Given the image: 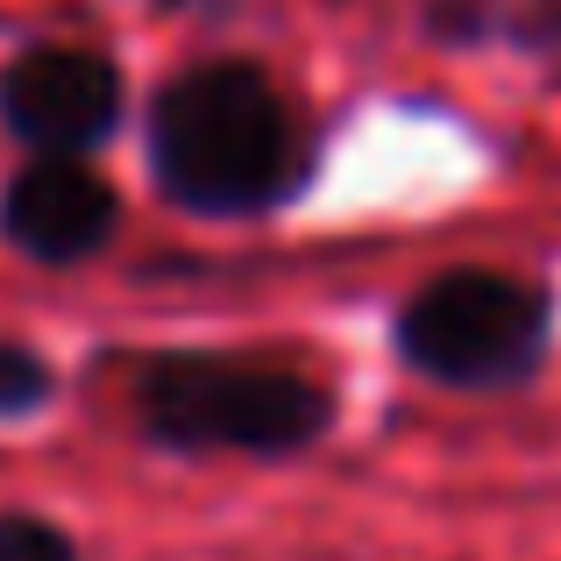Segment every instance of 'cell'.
<instances>
[{
	"label": "cell",
	"mask_w": 561,
	"mask_h": 561,
	"mask_svg": "<svg viewBox=\"0 0 561 561\" xmlns=\"http://www.w3.org/2000/svg\"><path fill=\"white\" fill-rule=\"evenodd\" d=\"M150 179L192 220H256L313 179V128L256 57H199L171 71L142 114Z\"/></svg>",
	"instance_id": "6da1fadb"
},
{
	"label": "cell",
	"mask_w": 561,
	"mask_h": 561,
	"mask_svg": "<svg viewBox=\"0 0 561 561\" xmlns=\"http://www.w3.org/2000/svg\"><path fill=\"white\" fill-rule=\"evenodd\" d=\"M136 426L179 455H299L334 426V391L277 363L150 356L136 370Z\"/></svg>",
	"instance_id": "7a4b0ae2"
},
{
	"label": "cell",
	"mask_w": 561,
	"mask_h": 561,
	"mask_svg": "<svg viewBox=\"0 0 561 561\" xmlns=\"http://www.w3.org/2000/svg\"><path fill=\"white\" fill-rule=\"evenodd\" d=\"M398 356L448 391H512L540 370L554 334V291L519 271L455 263L398 306Z\"/></svg>",
	"instance_id": "3957f363"
},
{
	"label": "cell",
	"mask_w": 561,
	"mask_h": 561,
	"mask_svg": "<svg viewBox=\"0 0 561 561\" xmlns=\"http://www.w3.org/2000/svg\"><path fill=\"white\" fill-rule=\"evenodd\" d=\"M128 79L93 43H28L0 71V128L28 157H85L122 128Z\"/></svg>",
	"instance_id": "277c9868"
},
{
	"label": "cell",
	"mask_w": 561,
	"mask_h": 561,
	"mask_svg": "<svg viewBox=\"0 0 561 561\" xmlns=\"http://www.w3.org/2000/svg\"><path fill=\"white\" fill-rule=\"evenodd\" d=\"M122 234V192L85 157H28L0 185V242L43 271L93 263Z\"/></svg>",
	"instance_id": "5b68a950"
},
{
	"label": "cell",
	"mask_w": 561,
	"mask_h": 561,
	"mask_svg": "<svg viewBox=\"0 0 561 561\" xmlns=\"http://www.w3.org/2000/svg\"><path fill=\"white\" fill-rule=\"evenodd\" d=\"M57 398V370L36 342L22 334H0V420H28Z\"/></svg>",
	"instance_id": "8992f818"
},
{
	"label": "cell",
	"mask_w": 561,
	"mask_h": 561,
	"mask_svg": "<svg viewBox=\"0 0 561 561\" xmlns=\"http://www.w3.org/2000/svg\"><path fill=\"white\" fill-rule=\"evenodd\" d=\"M0 561H79V540L43 512H0Z\"/></svg>",
	"instance_id": "52a82bcc"
}]
</instances>
